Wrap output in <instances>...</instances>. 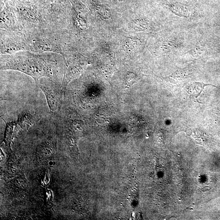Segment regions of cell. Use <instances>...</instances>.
Wrapping results in <instances>:
<instances>
[{
	"label": "cell",
	"instance_id": "cell-1",
	"mask_svg": "<svg viewBox=\"0 0 220 220\" xmlns=\"http://www.w3.org/2000/svg\"><path fill=\"white\" fill-rule=\"evenodd\" d=\"M61 56L56 53H32L20 51L11 54H2L1 70H14L31 76L35 81L43 77H49L60 82L62 76Z\"/></svg>",
	"mask_w": 220,
	"mask_h": 220
},
{
	"label": "cell",
	"instance_id": "cell-4",
	"mask_svg": "<svg viewBox=\"0 0 220 220\" xmlns=\"http://www.w3.org/2000/svg\"><path fill=\"white\" fill-rule=\"evenodd\" d=\"M137 76L133 73L129 72L124 77L125 83L126 87H129L137 81Z\"/></svg>",
	"mask_w": 220,
	"mask_h": 220
},
{
	"label": "cell",
	"instance_id": "cell-3",
	"mask_svg": "<svg viewBox=\"0 0 220 220\" xmlns=\"http://www.w3.org/2000/svg\"><path fill=\"white\" fill-rule=\"evenodd\" d=\"M207 86H212L215 87H218L215 85H212L210 84H205L204 83H199V82H195L192 84L191 85L188 87L187 89L188 94L190 95V98L193 99L196 101V102H199L198 101V97L200 95L202 90L204 89L205 87Z\"/></svg>",
	"mask_w": 220,
	"mask_h": 220
},
{
	"label": "cell",
	"instance_id": "cell-5",
	"mask_svg": "<svg viewBox=\"0 0 220 220\" xmlns=\"http://www.w3.org/2000/svg\"><path fill=\"white\" fill-rule=\"evenodd\" d=\"M170 220H176V218L172 217V218H170Z\"/></svg>",
	"mask_w": 220,
	"mask_h": 220
},
{
	"label": "cell",
	"instance_id": "cell-2",
	"mask_svg": "<svg viewBox=\"0 0 220 220\" xmlns=\"http://www.w3.org/2000/svg\"><path fill=\"white\" fill-rule=\"evenodd\" d=\"M35 82L45 95L50 110L57 112L64 103V89L62 83L48 77H41Z\"/></svg>",
	"mask_w": 220,
	"mask_h": 220
}]
</instances>
